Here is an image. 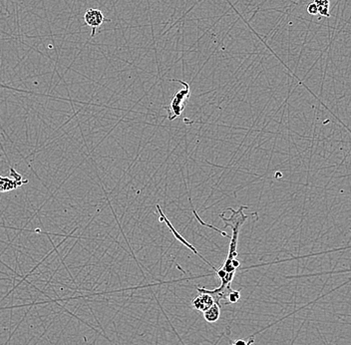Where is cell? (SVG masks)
<instances>
[{"label":"cell","mask_w":351,"mask_h":345,"mask_svg":"<svg viewBox=\"0 0 351 345\" xmlns=\"http://www.w3.org/2000/svg\"><path fill=\"white\" fill-rule=\"evenodd\" d=\"M247 209V206H240L238 211L233 210L232 208H229L228 210L232 212L231 218H225L223 215H220V218H222L224 222V229L228 227L232 228L233 236H231V243H230V250L229 254L226 257V260L222 265V271H224L226 273H237V270L232 266V260L234 258H237L238 253H237V248H238V239H239V234H240V227L246 221L249 216L243 214V210Z\"/></svg>","instance_id":"obj_1"},{"label":"cell","mask_w":351,"mask_h":345,"mask_svg":"<svg viewBox=\"0 0 351 345\" xmlns=\"http://www.w3.org/2000/svg\"><path fill=\"white\" fill-rule=\"evenodd\" d=\"M171 81L179 82L185 86V89L176 93L173 100H172V103H171V106L169 109V115L173 112L174 114L171 116L170 120H174L175 118H178L182 114L183 110L185 109L187 100L190 96V86L188 83H185L184 81H181V80H178V79H173Z\"/></svg>","instance_id":"obj_2"},{"label":"cell","mask_w":351,"mask_h":345,"mask_svg":"<svg viewBox=\"0 0 351 345\" xmlns=\"http://www.w3.org/2000/svg\"><path fill=\"white\" fill-rule=\"evenodd\" d=\"M157 209H158V212H159V214H160V216H161L160 221H164V222L166 224L167 226H168V228L170 229V231L172 232V234H173L174 236L176 237V239H178L179 241H181V242H182L184 246H185L188 249H190V250H191V251H192L194 254H196V255H198L200 258H202L203 261H204V262H205L208 266H210L212 269H214V270L216 271V268H215V267H214L212 263H210V262H209V261H208V260H207V259L203 257L202 254H199V253H198V251H197V250H196V249H195V248H194L192 245H190V243H189V242L185 240V238H184L183 236H181V235H180V234H179V233H178V232H177V231L174 229V227L172 226V224L170 222V220H169L166 216H165V214L163 213V211H162V209L160 208V206H159V205H157Z\"/></svg>","instance_id":"obj_3"},{"label":"cell","mask_w":351,"mask_h":345,"mask_svg":"<svg viewBox=\"0 0 351 345\" xmlns=\"http://www.w3.org/2000/svg\"><path fill=\"white\" fill-rule=\"evenodd\" d=\"M84 21L89 27L92 28L91 37H94L95 36L96 29L99 26H101L105 21H107V19L105 18L104 14L101 10L96 9V8H89L85 11Z\"/></svg>","instance_id":"obj_4"},{"label":"cell","mask_w":351,"mask_h":345,"mask_svg":"<svg viewBox=\"0 0 351 345\" xmlns=\"http://www.w3.org/2000/svg\"><path fill=\"white\" fill-rule=\"evenodd\" d=\"M214 303H215L214 298L209 293L200 292V294L193 300L192 306L194 309L203 312L207 309H210Z\"/></svg>","instance_id":"obj_5"},{"label":"cell","mask_w":351,"mask_h":345,"mask_svg":"<svg viewBox=\"0 0 351 345\" xmlns=\"http://www.w3.org/2000/svg\"><path fill=\"white\" fill-rule=\"evenodd\" d=\"M203 318L209 323H215L220 319L221 316V307L217 303H214L210 309L203 311Z\"/></svg>","instance_id":"obj_6"},{"label":"cell","mask_w":351,"mask_h":345,"mask_svg":"<svg viewBox=\"0 0 351 345\" xmlns=\"http://www.w3.org/2000/svg\"><path fill=\"white\" fill-rule=\"evenodd\" d=\"M25 182H27V181L21 182L20 180H11L9 178H3L0 176V192L5 193V192L15 190L16 188L22 186Z\"/></svg>","instance_id":"obj_7"},{"label":"cell","mask_w":351,"mask_h":345,"mask_svg":"<svg viewBox=\"0 0 351 345\" xmlns=\"http://www.w3.org/2000/svg\"><path fill=\"white\" fill-rule=\"evenodd\" d=\"M314 3L317 6L318 13L322 16H329V0H314Z\"/></svg>","instance_id":"obj_8"},{"label":"cell","mask_w":351,"mask_h":345,"mask_svg":"<svg viewBox=\"0 0 351 345\" xmlns=\"http://www.w3.org/2000/svg\"><path fill=\"white\" fill-rule=\"evenodd\" d=\"M192 209H193V212H194V215H195V217L197 218V219L199 220V222H200L201 225H203V226H204V227H208V228H211V229H213V230L217 231V232H218V233H220L222 236H225V237H229V238H231V236H229V235H228L226 233H224V232H222V231H221V230H219V229L215 228V227H214V226H212V225H209V224H205V222H203V220H202V218H200V217L198 216V214H197L196 210H195L193 207H192Z\"/></svg>","instance_id":"obj_9"},{"label":"cell","mask_w":351,"mask_h":345,"mask_svg":"<svg viewBox=\"0 0 351 345\" xmlns=\"http://www.w3.org/2000/svg\"><path fill=\"white\" fill-rule=\"evenodd\" d=\"M240 299V291H235L233 290L232 292L229 295V302L230 303H237L239 302Z\"/></svg>","instance_id":"obj_10"},{"label":"cell","mask_w":351,"mask_h":345,"mask_svg":"<svg viewBox=\"0 0 351 345\" xmlns=\"http://www.w3.org/2000/svg\"><path fill=\"white\" fill-rule=\"evenodd\" d=\"M307 12H308L311 15H316V14H318V9H317V6L315 5V3H311V4L307 6Z\"/></svg>","instance_id":"obj_11"},{"label":"cell","mask_w":351,"mask_h":345,"mask_svg":"<svg viewBox=\"0 0 351 345\" xmlns=\"http://www.w3.org/2000/svg\"><path fill=\"white\" fill-rule=\"evenodd\" d=\"M232 266L238 271L239 270V268L240 267V261L237 259V258H234L233 260H232Z\"/></svg>","instance_id":"obj_12"},{"label":"cell","mask_w":351,"mask_h":345,"mask_svg":"<svg viewBox=\"0 0 351 345\" xmlns=\"http://www.w3.org/2000/svg\"><path fill=\"white\" fill-rule=\"evenodd\" d=\"M233 345H234V344H233Z\"/></svg>","instance_id":"obj_13"}]
</instances>
